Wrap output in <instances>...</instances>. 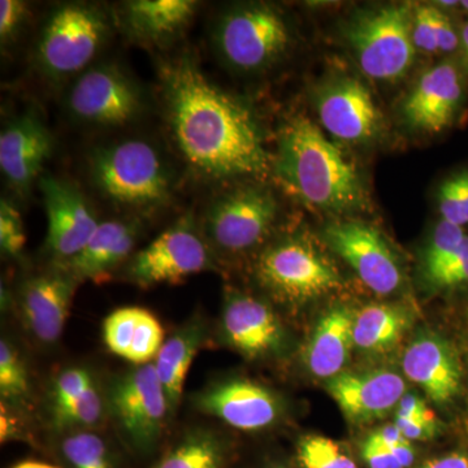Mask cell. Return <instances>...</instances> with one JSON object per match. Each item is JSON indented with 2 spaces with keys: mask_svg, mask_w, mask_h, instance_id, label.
I'll use <instances>...</instances> for the list:
<instances>
[{
  "mask_svg": "<svg viewBox=\"0 0 468 468\" xmlns=\"http://www.w3.org/2000/svg\"><path fill=\"white\" fill-rule=\"evenodd\" d=\"M140 226L134 220L101 221L90 241L76 257L58 264L77 280L103 282L124 263L137 242Z\"/></svg>",
  "mask_w": 468,
  "mask_h": 468,
  "instance_id": "obj_22",
  "label": "cell"
},
{
  "mask_svg": "<svg viewBox=\"0 0 468 468\" xmlns=\"http://www.w3.org/2000/svg\"><path fill=\"white\" fill-rule=\"evenodd\" d=\"M354 318L356 314L347 307L335 306L315 325L303 351L314 377L332 378L343 372L354 346Z\"/></svg>",
  "mask_w": 468,
  "mask_h": 468,
  "instance_id": "obj_24",
  "label": "cell"
},
{
  "mask_svg": "<svg viewBox=\"0 0 468 468\" xmlns=\"http://www.w3.org/2000/svg\"><path fill=\"white\" fill-rule=\"evenodd\" d=\"M39 187L48 214V246L58 264L76 257L90 241L98 221L84 194L72 183L43 176Z\"/></svg>",
  "mask_w": 468,
  "mask_h": 468,
  "instance_id": "obj_15",
  "label": "cell"
},
{
  "mask_svg": "<svg viewBox=\"0 0 468 468\" xmlns=\"http://www.w3.org/2000/svg\"><path fill=\"white\" fill-rule=\"evenodd\" d=\"M226 442L205 428H197L181 437L151 468H224Z\"/></svg>",
  "mask_w": 468,
  "mask_h": 468,
  "instance_id": "obj_28",
  "label": "cell"
},
{
  "mask_svg": "<svg viewBox=\"0 0 468 468\" xmlns=\"http://www.w3.org/2000/svg\"><path fill=\"white\" fill-rule=\"evenodd\" d=\"M68 468H117L109 442L92 431H73L60 443Z\"/></svg>",
  "mask_w": 468,
  "mask_h": 468,
  "instance_id": "obj_29",
  "label": "cell"
},
{
  "mask_svg": "<svg viewBox=\"0 0 468 468\" xmlns=\"http://www.w3.org/2000/svg\"><path fill=\"white\" fill-rule=\"evenodd\" d=\"M160 86L169 132L178 153L196 174L212 180L260 178L272 172L251 109L212 84L190 57L165 61Z\"/></svg>",
  "mask_w": 468,
  "mask_h": 468,
  "instance_id": "obj_1",
  "label": "cell"
},
{
  "mask_svg": "<svg viewBox=\"0 0 468 468\" xmlns=\"http://www.w3.org/2000/svg\"><path fill=\"white\" fill-rule=\"evenodd\" d=\"M394 426L410 441H427L441 432V421L435 414L424 418H399L396 417Z\"/></svg>",
  "mask_w": 468,
  "mask_h": 468,
  "instance_id": "obj_40",
  "label": "cell"
},
{
  "mask_svg": "<svg viewBox=\"0 0 468 468\" xmlns=\"http://www.w3.org/2000/svg\"><path fill=\"white\" fill-rule=\"evenodd\" d=\"M369 436H371L375 441L383 445L385 449L392 452L403 468H409L414 463V448H412L410 440L406 439V437L397 430L396 426L380 428V430L375 431V432H372Z\"/></svg>",
  "mask_w": 468,
  "mask_h": 468,
  "instance_id": "obj_39",
  "label": "cell"
},
{
  "mask_svg": "<svg viewBox=\"0 0 468 468\" xmlns=\"http://www.w3.org/2000/svg\"><path fill=\"white\" fill-rule=\"evenodd\" d=\"M322 237L372 292L388 295L401 288V263L378 228L360 218H341L329 221Z\"/></svg>",
  "mask_w": 468,
  "mask_h": 468,
  "instance_id": "obj_14",
  "label": "cell"
},
{
  "mask_svg": "<svg viewBox=\"0 0 468 468\" xmlns=\"http://www.w3.org/2000/svg\"><path fill=\"white\" fill-rule=\"evenodd\" d=\"M194 405L203 414L248 432L273 426L282 412V401L272 390L245 378L209 385L194 397Z\"/></svg>",
  "mask_w": 468,
  "mask_h": 468,
  "instance_id": "obj_16",
  "label": "cell"
},
{
  "mask_svg": "<svg viewBox=\"0 0 468 468\" xmlns=\"http://www.w3.org/2000/svg\"><path fill=\"white\" fill-rule=\"evenodd\" d=\"M70 115L82 124L124 126L144 111L140 89L122 68L97 64L76 77L67 95Z\"/></svg>",
  "mask_w": 468,
  "mask_h": 468,
  "instance_id": "obj_13",
  "label": "cell"
},
{
  "mask_svg": "<svg viewBox=\"0 0 468 468\" xmlns=\"http://www.w3.org/2000/svg\"><path fill=\"white\" fill-rule=\"evenodd\" d=\"M205 320L190 319L167 338L154 359V367L167 397L169 411L175 412L184 392L185 380L206 341Z\"/></svg>",
  "mask_w": 468,
  "mask_h": 468,
  "instance_id": "obj_25",
  "label": "cell"
},
{
  "mask_svg": "<svg viewBox=\"0 0 468 468\" xmlns=\"http://www.w3.org/2000/svg\"><path fill=\"white\" fill-rule=\"evenodd\" d=\"M362 457L368 468H403L392 452L375 441L371 436L363 442Z\"/></svg>",
  "mask_w": 468,
  "mask_h": 468,
  "instance_id": "obj_41",
  "label": "cell"
},
{
  "mask_svg": "<svg viewBox=\"0 0 468 468\" xmlns=\"http://www.w3.org/2000/svg\"><path fill=\"white\" fill-rule=\"evenodd\" d=\"M215 268L211 249L192 217L178 218L146 248L128 261L126 277L135 285L150 288L174 284Z\"/></svg>",
  "mask_w": 468,
  "mask_h": 468,
  "instance_id": "obj_12",
  "label": "cell"
},
{
  "mask_svg": "<svg viewBox=\"0 0 468 468\" xmlns=\"http://www.w3.org/2000/svg\"><path fill=\"white\" fill-rule=\"evenodd\" d=\"M54 140L48 126L29 112L9 122L0 134V169L15 189L27 192L46 160L50 158Z\"/></svg>",
  "mask_w": 468,
  "mask_h": 468,
  "instance_id": "obj_20",
  "label": "cell"
},
{
  "mask_svg": "<svg viewBox=\"0 0 468 468\" xmlns=\"http://www.w3.org/2000/svg\"><path fill=\"white\" fill-rule=\"evenodd\" d=\"M223 340L249 359L277 356L284 350L285 329L275 311L252 295H227L221 316Z\"/></svg>",
  "mask_w": 468,
  "mask_h": 468,
  "instance_id": "obj_18",
  "label": "cell"
},
{
  "mask_svg": "<svg viewBox=\"0 0 468 468\" xmlns=\"http://www.w3.org/2000/svg\"><path fill=\"white\" fill-rule=\"evenodd\" d=\"M418 468H468V455L464 452H451L427 461Z\"/></svg>",
  "mask_w": 468,
  "mask_h": 468,
  "instance_id": "obj_44",
  "label": "cell"
},
{
  "mask_svg": "<svg viewBox=\"0 0 468 468\" xmlns=\"http://www.w3.org/2000/svg\"><path fill=\"white\" fill-rule=\"evenodd\" d=\"M326 390L345 415L356 423L384 418L399 406L406 383L396 372L377 369L365 374L341 372L326 381Z\"/></svg>",
  "mask_w": 468,
  "mask_h": 468,
  "instance_id": "obj_19",
  "label": "cell"
},
{
  "mask_svg": "<svg viewBox=\"0 0 468 468\" xmlns=\"http://www.w3.org/2000/svg\"><path fill=\"white\" fill-rule=\"evenodd\" d=\"M255 277L277 300L306 303L343 288V277L332 261L304 237L280 239L264 249Z\"/></svg>",
  "mask_w": 468,
  "mask_h": 468,
  "instance_id": "obj_7",
  "label": "cell"
},
{
  "mask_svg": "<svg viewBox=\"0 0 468 468\" xmlns=\"http://www.w3.org/2000/svg\"><path fill=\"white\" fill-rule=\"evenodd\" d=\"M110 29L109 16L97 5H58L39 34L36 48L39 69L52 80L81 75L100 54Z\"/></svg>",
  "mask_w": 468,
  "mask_h": 468,
  "instance_id": "obj_6",
  "label": "cell"
},
{
  "mask_svg": "<svg viewBox=\"0 0 468 468\" xmlns=\"http://www.w3.org/2000/svg\"><path fill=\"white\" fill-rule=\"evenodd\" d=\"M198 9L193 0H132L122 7L126 33L137 42L163 46L185 32Z\"/></svg>",
  "mask_w": 468,
  "mask_h": 468,
  "instance_id": "obj_23",
  "label": "cell"
},
{
  "mask_svg": "<svg viewBox=\"0 0 468 468\" xmlns=\"http://www.w3.org/2000/svg\"><path fill=\"white\" fill-rule=\"evenodd\" d=\"M433 198L439 218L468 228V163L443 176L436 185Z\"/></svg>",
  "mask_w": 468,
  "mask_h": 468,
  "instance_id": "obj_31",
  "label": "cell"
},
{
  "mask_svg": "<svg viewBox=\"0 0 468 468\" xmlns=\"http://www.w3.org/2000/svg\"><path fill=\"white\" fill-rule=\"evenodd\" d=\"M460 5L462 20H468V0H462Z\"/></svg>",
  "mask_w": 468,
  "mask_h": 468,
  "instance_id": "obj_47",
  "label": "cell"
},
{
  "mask_svg": "<svg viewBox=\"0 0 468 468\" xmlns=\"http://www.w3.org/2000/svg\"><path fill=\"white\" fill-rule=\"evenodd\" d=\"M12 468H61L58 466H54V464L45 463V462L39 461H26L21 462V463L16 464V466Z\"/></svg>",
  "mask_w": 468,
  "mask_h": 468,
  "instance_id": "obj_46",
  "label": "cell"
},
{
  "mask_svg": "<svg viewBox=\"0 0 468 468\" xmlns=\"http://www.w3.org/2000/svg\"><path fill=\"white\" fill-rule=\"evenodd\" d=\"M461 18L437 7L435 3L414 5L412 41L418 54L426 57L452 58L461 45Z\"/></svg>",
  "mask_w": 468,
  "mask_h": 468,
  "instance_id": "obj_27",
  "label": "cell"
},
{
  "mask_svg": "<svg viewBox=\"0 0 468 468\" xmlns=\"http://www.w3.org/2000/svg\"><path fill=\"white\" fill-rule=\"evenodd\" d=\"M411 323V313L401 304H369L354 318V346L366 353L392 350L408 334Z\"/></svg>",
  "mask_w": 468,
  "mask_h": 468,
  "instance_id": "obj_26",
  "label": "cell"
},
{
  "mask_svg": "<svg viewBox=\"0 0 468 468\" xmlns=\"http://www.w3.org/2000/svg\"><path fill=\"white\" fill-rule=\"evenodd\" d=\"M94 383L90 372L81 367L64 369L52 384V412L66 409Z\"/></svg>",
  "mask_w": 468,
  "mask_h": 468,
  "instance_id": "obj_35",
  "label": "cell"
},
{
  "mask_svg": "<svg viewBox=\"0 0 468 468\" xmlns=\"http://www.w3.org/2000/svg\"><path fill=\"white\" fill-rule=\"evenodd\" d=\"M433 414L426 402L415 394L406 393L397 406L396 417L399 418H424Z\"/></svg>",
  "mask_w": 468,
  "mask_h": 468,
  "instance_id": "obj_43",
  "label": "cell"
},
{
  "mask_svg": "<svg viewBox=\"0 0 468 468\" xmlns=\"http://www.w3.org/2000/svg\"><path fill=\"white\" fill-rule=\"evenodd\" d=\"M280 201L263 184H242L215 197L205 218L209 245L227 254H242L261 245L275 227Z\"/></svg>",
  "mask_w": 468,
  "mask_h": 468,
  "instance_id": "obj_9",
  "label": "cell"
},
{
  "mask_svg": "<svg viewBox=\"0 0 468 468\" xmlns=\"http://www.w3.org/2000/svg\"><path fill=\"white\" fill-rule=\"evenodd\" d=\"M141 307H122L111 313L103 324V340L111 353L128 359Z\"/></svg>",
  "mask_w": 468,
  "mask_h": 468,
  "instance_id": "obj_34",
  "label": "cell"
},
{
  "mask_svg": "<svg viewBox=\"0 0 468 468\" xmlns=\"http://www.w3.org/2000/svg\"><path fill=\"white\" fill-rule=\"evenodd\" d=\"M423 282L432 292L451 291L468 285V234L454 257Z\"/></svg>",
  "mask_w": 468,
  "mask_h": 468,
  "instance_id": "obj_36",
  "label": "cell"
},
{
  "mask_svg": "<svg viewBox=\"0 0 468 468\" xmlns=\"http://www.w3.org/2000/svg\"><path fill=\"white\" fill-rule=\"evenodd\" d=\"M218 54L233 70L257 75L282 63L294 46L284 12L268 3H243L218 18L214 33Z\"/></svg>",
  "mask_w": 468,
  "mask_h": 468,
  "instance_id": "obj_5",
  "label": "cell"
},
{
  "mask_svg": "<svg viewBox=\"0 0 468 468\" xmlns=\"http://www.w3.org/2000/svg\"><path fill=\"white\" fill-rule=\"evenodd\" d=\"M0 394L2 403L14 409L26 408L32 396L26 360L7 338L0 343Z\"/></svg>",
  "mask_w": 468,
  "mask_h": 468,
  "instance_id": "obj_30",
  "label": "cell"
},
{
  "mask_svg": "<svg viewBox=\"0 0 468 468\" xmlns=\"http://www.w3.org/2000/svg\"><path fill=\"white\" fill-rule=\"evenodd\" d=\"M467 109L468 79L452 58L437 60L419 73L397 113L410 133L435 137L460 124Z\"/></svg>",
  "mask_w": 468,
  "mask_h": 468,
  "instance_id": "obj_10",
  "label": "cell"
},
{
  "mask_svg": "<svg viewBox=\"0 0 468 468\" xmlns=\"http://www.w3.org/2000/svg\"><path fill=\"white\" fill-rule=\"evenodd\" d=\"M24 433L23 423L12 411L11 406L2 403V414H0V441L2 443L21 440Z\"/></svg>",
  "mask_w": 468,
  "mask_h": 468,
  "instance_id": "obj_42",
  "label": "cell"
},
{
  "mask_svg": "<svg viewBox=\"0 0 468 468\" xmlns=\"http://www.w3.org/2000/svg\"><path fill=\"white\" fill-rule=\"evenodd\" d=\"M402 366L409 380L439 405L452 401L460 393V360L452 345L440 335H418L406 349Z\"/></svg>",
  "mask_w": 468,
  "mask_h": 468,
  "instance_id": "obj_21",
  "label": "cell"
},
{
  "mask_svg": "<svg viewBox=\"0 0 468 468\" xmlns=\"http://www.w3.org/2000/svg\"><path fill=\"white\" fill-rule=\"evenodd\" d=\"M106 408V399L92 383L66 409L52 412V423L57 430L92 431L103 420Z\"/></svg>",
  "mask_w": 468,
  "mask_h": 468,
  "instance_id": "obj_32",
  "label": "cell"
},
{
  "mask_svg": "<svg viewBox=\"0 0 468 468\" xmlns=\"http://www.w3.org/2000/svg\"><path fill=\"white\" fill-rule=\"evenodd\" d=\"M298 461L303 468H358L334 440L306 436L298 443Z\"/></svg>",
  "mask_w": 468,
  "mask_h": 468,
  "instance_id": "obj_33",
  "label": "cell"
},
{
  "mask_svg": "<svg viewBox=\"0 0 468 468\" xmlns=\"http://www.w3.org/2000/svg\"><path fill=\"white\" fill-rule=\"evenodd\" d=\"M272 172L307 207L343 218L371 208V194L359 169L302 113L286 117L280 126Z\"/></svg>",
  "mask_w": 468,
  "mask_h": 468,
  "instance_id": "obj_2",
  "label": "cell"
},
{
  "mask_svg": "<svg viewBox=\"0 0 468 468\" xmlns=\"http://www.w3.org/2000/svg\"><path fill=\"white\" fill-rule=\"evenodd\" d=\"M273 468H284V467H273Z\"/></svg>",
  "mask_w": 468,
  "mask_h": 468,
  "instance_id": "obj_48",
  "label": "cell"
},
{
  "mask_svg": "<svg viewBox=\"0 0 468 468\" xmlns=\"http://www.w3.org/2000/svg\"><path fill=\"white\" fill-rule=\"evenodd\" d=\"M27 17V5L21 0H2L0 2V41L8 45L16 38L23 29Z\"/></svg>",
  "mask_w": 468,
  "mask_h": 468,
  "instance_id": "obj_38",
  "label": "cell"
},
{
  "mask_svg": "<svg viewBox=\"0 0 468 468\" xmlns=\"http://www.w3.org/2000/svg\"><path fill=\"white\" fill-rule=\"evenodd\" d=\"M80 280L63 267L39 273L21 285L18 310L27 331L43 345L58 343Z\"/></svg>",
  "mask_w": 468,
  "mask_h": 468,
  "instance_id": "obj_17",
  "label": "cell"
},
{
  "mask_svg": "<svg viewBox=\"0 0 468 468\" xmlns=\"http://www.w3.org/2000/svg\"><path fill=\"white\" fill-rule=\"evenodd\" d=\"M27 243L26 229L18 209L8 199L0 202V249L3 255L18 258Z\"/></svg>",
  "mask_w": 468,
  "mask_h": 468,
  "instance_id": "obj_37",
  "label": "cell"
},
{
  "mask_svg": "<svg viewBox=\"0 0 468 468\" xmlns=\"http://www.w3.org/2000/svg\"><path fill=\"white\" fill-rule=\"evenodd\" d=\"M414 5L399 2L358 8L341 23L345 48L368 80L396 84L414 67L418 57L412 41Z\"/></svg>",
  "mask_w": 468,
  "mask_h": 468,
  "instance_id": "obj_3",
  "label": "cell"
},
{
  "mask_svg": "<svg viewBox=\"0 0 468 468\" xmlns=\"http://www.w3.org/2000/svg\"><path fill=\"white\" fill-rule=\"evenodd\" d=\"M106 402L117 428L134 452L146 454L156 448L171 411L153 363L135 366L112 380Z\"/></svg>",
  "mask_w": 468,
  "mask_h": 468,
  "instance_id": "obj_11",
  "label": "cell"
},
{
  "mask_svg": "<svg viewBox=\"0 0 468 468\" xmlns=\"http://www.w3.org/2000/svg\"><path fill=\"white\" fill-rule=\"evenodd\" d=\"M310 101L322 129L337 143L372 146L385 133L383 111L359 77L332 69L310 88Z\"/></svg>",
  "mask_w": 468,
  "mask_h": 468,
  "instance_id": "obj_8",
  "label": "cell"
},
{
  "mask_svg": "<svg viewBox=\"0 0 468 468\" xmlns=\"http://www.w3.org/2000/svg\"><path fill=\"white\" fill-rule=\"evenodd\" d=\"M455 60L468 79V20L461 21V45Z\"/></svg>",
  "mask_w": 468,
  "mask_h": 468,
  "instance_id": "obj_45",
  "label": "cell"
},
{
  "mask_svg": "<svg viewBox=\"0 0 468 468\" xmlns=\"http://www.w3.org/2000/svg\"><path fill=\"white\" fill-rule=\"evenodd\" d=\"M92 183L120 207L149 211L167 205L174 178L153 144L141 138L97 147L90 156Z\"/></svg>",
  "mask_w": 468,
  "mask_h": 468,
  "instance_id": "obj_4",
  "label": "cell"
}]
</instances>
